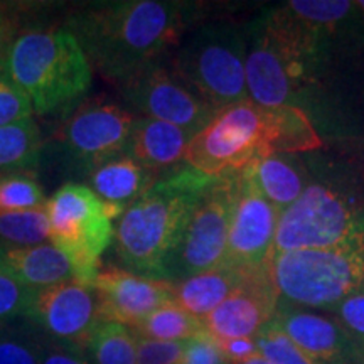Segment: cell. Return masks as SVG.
I'll use <instances>...</instances> for the list:
<instances>
[{"instance_id": "cell-1", "label": "cell", "mask_w": 364, "mask_h": 364, "mask_svg": "<svg viewBox=\"0 0 364 364\" xmlns=\"http://www.w3.org/2000/svg\"><path fill=\"white\" fill-rule=\"evenodd\" d=\"M247 88L262 107L300 108L316 130L343 135L364 108V17L312 24L285 4L247 24Z\"/></svg>"}, {"instance_id": "cell-2", "label": "cell", "mask_w": 364, "mask_h": 364, "mask_svg": "<svg viewBox=\"0 0 364 364\" xmlns=\"http://www.w3.org/2000/svg\"><path fill=\"white\" fill-rule=\"evenodd\" d=\"M198 11V4L177 0L93 2L73 12L66 27L80 41L91 68L120 88L177 48Z\"/></svg>"}, {"instance_id": "cell-3", "label": "cell", "mask_w": 364, "mask_h": 364, "mask_svg": "<svg viewBox=\"0 0 364 364\" xmlns=\"http://www.w3.org/2000/svg\"><path fill=\"white\" fill-rule=\"evenodd\" d=\"M215 179L184 167L167 172L122 213L113 245L125 270L164 280V267Z\"/></svg>"}, {"instance_id": "cell-4", "label": "cell", "mask_w": 364, "mask_h": 364, "mask_svg": "<svg viewBox=\"0 0 364 364\" xmlns=\"http://www.w3.org/2000/svg\"><path fill=\"white\" fill-rule=\"evenodd\" d=\"M6 76L41 117L66 112L90 91L93 68L68 27L24 31L6 53Z\"/></svg>"}, {"instance_id": "cell-5", "label": "cell", "mask_w": 364, "mask_h": 364, "mask_svg": "<svg viewBox=\"0 0 364 364\" xmlns=\"http://www.w3.org/2000/svg\"><path fill=\"white\" fill-rule=\"evenodd\" d=\"M268 270L279 302L331 311L364 290V233L331 248L277 253Z\"/></svg>"}, {"instance_id": "cell-6", "label": "cell", "mask_w": 364, "mask_h": 364, "mask_svg": "<svg viewBox=\"0 0 364 364\" xmlns=\"http://www.w3.org/2000/svg\"><path fill=\"white\" fill-rule=\"evenodd\" d=\"M248 27L204 24L186 34L171 66L215 110L248 102Z\"/></svg>"}, {"instance_id": "cell-7", "label": "cell", "mask_w": 364, "mask_h": 364, "mask_svg": "<svg viewBox=\"0 0 364 364\" xmlns=\"http://www.w3.org/2000/svg\"><path fill=\"white\" fill-rule=\"evenodd\" d=\"M125 209L107 204L88 186L68 182L46 203L49 241L70 260L73 280L93 285L102 270V255L113 243L115 226Z\"/></svg>"}, {"instance_id": "cell-8", "label": "cell", "mask_w": 364, "mask_h": 364, "mask_svg": "<svg viewBox=\"0 0 364 364\" xmlns=\"http://www.w3.org/2000/svg\"><path fill=\"white\" fill-rule=\"evenodd\" d=\"M363 233L361 191L332 181L309 182L302 196L280 215L273 255L331 248Z\"/></svg>"}, {"instance_id": "cell-9", "label": "cell", "mask_w": 364, "mask_h": 364, "mask_svg": "<svg viewBox=\"0 0 364 364\" xmlns=\"http://www.w3.org/2000/svg\"><path fill=\"white\" fill-rule=\"evenodd\" d=\"M272 156L270 108L252 100L221 108L194 135L186 150V166L201 174L238 176L250 164Z\"/></svg>"}, {"instance_id": "cell-10", "label": "cell", "mask_w": 364, "mask_h": 364, "mask_svg": "<svg viewBox=\"0 0 364 364\" xmlns=\"http://www.w3.org/2000/svg\"><path fill=\"white\" fill-rule=\"evenodd\" d=\"M236 198V176L215 179L204 191L164 267V280L172 284L225 265L228 235Z\"/></svg>"}, {"instance_id": "cell-11", "label": "cell", "mask_w": 364, "mask_h": 364, "mask_svg": "<svg viewBox=\"0 0 364 364\" xmlns=\"http://www.w3.org/2000/svg\"><path fill=\"white\" fill-rule=\"evenodd\" d=\"M136 118L115 103L91 102L76 107L54 134L68 161L86 172L127 156Z\"/></svg>"}, {"instance_id": "cell-12", "label": "cell", "mask_w": 364, "mask_h": 364, "mask_svg": "<svg viewBox=\"0 0 364 364\" xmlns=\"http://www.w3.org/2000/svg\"><path fill=\"white\" fill-rule=\"evenodd\" d=\"M120 90L127 102L142 115L177 125L194 135L216 115L215 108L162 61L144 68Z\"/></svg>"}, {"instance_id": "cell-13", "label": "cell", "mask_w": 364, "mask_h": 364, "mask_svg": "<svg viewBox=\"0 0 364 364\" xmlns=\"http://www.w3.org/2000/svg\"><path fill=\"white\" fill-rule=\"evenodd\" d=\"M26 317L48 341L83 351L103 322L97 290L76 280L36 292Z\"/></svg>"}, {"instance_id": "cell-14", "label": "cell", "mask_w": 364, "mask_h": 364, "mask_svg": "<svg viewBox=\"0 0 364 364\" xmlns=\"http://www.w3.org/2000/svg\"><path fill=\"white\" fill-rule=\"evenodd\" d=\"M282 211L260 193L247 171L236 176V198L231 216L225 265L257 270L272 260Z\"/></svg>"}, {"instance_id": "cell-15", "label": "cell", "mask_w": 364, "mask_h": 364, "mask_svg": "<svg viewBox=\"0 0 364 364\" xmlns=\"http://www.w3.org/2000/svg\"><path fill=\"white\" fill-rule=\"evenodd\" d=\"M268 265L250 270L238 289L203 318L204 329L213 338H255L272 321L279 307V294Z\"/></svg>"}, {"instance_id": "cell-16", "label": "cell", "mask_w": 364, "mask_h": 364, "mask_svg": "<svg viewBox=\"0 0 364 364\" xmlns=\"http://www.w3.org/2000/svg\"><path fill=\"white\" fill-rule=\"evenodd\" d=\"M91 287L97 290L103 322H120L129 327H135L174 297L172 282L117 267H102Z\"/></svg>"}, {"instance_id": "cell-17", "label": "cell", "mask_w": 364, "mask_h": 364, "mask_svg": "<svg viewBox=\"0 0 364 364\" xmlns=\"http://www.w3.org/2000/svg\"><path fill=\"white\" fill-rule=\"evenodd\" d=\"M275 324L317 364H364V348L324 314L279 302Z\"/></svg>"}, {"instance_id": "cell-18", "label": "cell", "mask_w": 364, "mask_h": 364, "mask_svg": "<svg viewBox=\"0 0 364 364\" xmlns=\"http://www.w3.org/2000/svg\"><path fill=\"white\" fill-rule=\"evenodd\" d=\"M193 139L194 134L177 125L156 118H136L127 156L157 174L171 172L184 162Z\"/></svg>"}, {"instance_id": "cell-19", "label": "cell", "mask_w": 364, "mask_h": 364, "mask_svg": "<svg viewBox=\"0 0 364 364\" xmlns=\"http://www.w3.org/2000/svg\"><path fill=\"white\" fill-rule=\"evenodd\" d=\"M0 272L39 292L73 280V267L53 243L14 247L0 243Z\"/></svg>"}, {"instance_id": "cell-20", "label": "cell", "mask_w": 364, "mask_h": 364, "mask_svg": "<svg viewBox=\"0 0 364 364\" xmlns=\"http://www.w3.org/2000/svg\"><path fill=\"white\" fill-rule=\"evenodd\" d=\"M161 179L129 156H120L88 172V188L102 201L127 209Z\"/></svg>"}, {"instance_id": "cell-21", "label": "cell", "mask_w": 364, "mask_h": 364, "mask_svg": "<svg viewBox=\"0 0 364 364\" xmlns=\"http://www.w3.org/2000/svg\"><path fill=\"white\" fill-rule=\"evenodd\" d=\"M243 171L248 172L260 193L282 213L292 206L309 186L306 166L290 154L258 159Z\"/></svg>"}, {"instance_id": "cell-22", "label": "cell", "mask_w": 364, "mask_h": 364, "mask_svg": "<svg viewBox=\"0 0 364 364\" xmlns=\"http://www.w3.org/2000/svg\"><path fill=\"white\" fill-rule=\"evenodd\" d=\"M250 270L223 265L215 270L198 273L174 284V297L172 302L181 309L203 318L211 314L238 289Z\"/></svg>"}, {"instance_id": "cell-23", "label": "cell", "mask_w": 364, "mask_h": 364, "mask_svg": "<svg viewBox=\"0 0 364 364\" xmlns=\"http://www.w3.org/2000/svg\"><path fill=\"white\" fill-rule=\"evenodd\" d=\"M44 142L34 118L0 129V174L31 172L39 164Z\"/></svg>"}, {"instance_id": "cell-24", "label": "cell", "mask_w": 364, "mask_h": 364, "mask_svg": "<svg viewBox=\"0 0 364 364\" xmlns=\"http://www.w3.org/2000/svg\"><path fill=\"white\" fill-rule=\"evenodd\" d=\"M140 338L156 341H188L199 332L206 331L201 318L194 317L174 302H167L159 307L150 316L139 322L135 327H130Z\"/></svg>"}, {"instance_id": "cell-25", "label": "cell", "mask_w": 364, "mask_h": 364, "mask_svg": "<svg viewBox=\"0 0 364 364\" xmlns=\"http://www.w3.org/2000/svg\"><path fill=\"white\" fill-rule=\"evenodd\" d=\"M86 356L91 364H136V336L120 322H102L88 346Z\"/></svg>"}, {"instance_id": "cell-26", "label": "cell", "mask_w": 364, "mask_h": 364, "mask_svg": "<svg viewBox=\"0 0 364 364\" xmlns=\"http://www.w3.org/2000/svg\"><path fill=\"white\" fill-rule=\"evenodd\" d=\"M49 240L46 206L29 211L0 215V243L14 247H34Z\"/></svg>"}, {"instance_id": "cell-27", "label": "cell", "mask_w": 364, "mask_h": 364, "mask_svg": "<svg viewBox=\"0 0 364 364\" xmlns=\"http://www.w3.org/2000/svg\"><path fill=\"white\" fill-rule=\"evenodd\" d=\"M44 189L34 172L0 174V215L46 206Z\"/></svg>"}, {"instance_id": "cell-28", "label": "cell", "mask_w": 364, "mask_h": 364, "mask_svg": "<svg viewBox=\"0 0 364 364\" xmlns=\"http://www.w3.org/2000/svg\"><path fill=\"white\" fill-rule=\"evenodd\" d=\"M255 343L270 364H317L275 324L273 318L255 334Z\"/></svg>"}, {"instance_id": "cell-29", "label": "cell", "mask_w": 364, "mask_h": 364, "mask_svg": "<svg viewBox=\"0 0 364 364\" xmlns=\"http://www.w3.org/2000/svg\"><path fill=\"white\" fill-rule=\"evenodd\" d=\"M289 11L312 24H338L358 14L356 2L349 0H292L285 2Z\"/></svg>"}, {"instance_id": "cell-30", "label": "cell", "mask_w": 364, "mask_h": 364, "mask_svg": "<svg viewBox=\"0 0 364 364\" xmlns=\"http://www.w3.org/2000/svg\"><path fill=\"white\" fill-rule=\"evenodd\" d=\"M43 343L24 331L0 329V364H41Z\"/></svg>"}, {"instance_id": "cell-31", "label": "cell", "mask_w": 364, "mask_h": 364, "mask_svg": "<svg viewBox=\"0 0 364 364\" xmlns=\"http://www.w3.org/2000/svg\"><path fill=\"white\" fill-rule=\"evenodd\" d=\"M34 294V290L0 272V329L16 318L27 316Z\"/></svg>"}, {"instance_id": "cell-32", "label": "cell", "mask_w": 364, "mask_h": 364, "mask_svg": "<svg viewBox=\"0 0 364 364\" xmlns=\"http://www.w3.org/2000/svg\"><path fill=\"white\" fill-rule=\"evenodd\" d=\"M33 103L24 91L6 75L0 76V129L33 118Z\"/></svg>"}, {"instance_id": "cell-33", "label": "cell", "mask_w": 364, "mask_h": 364, "mask_svg": "<svg viewBox=\"0 0 364 364\" xmlns=\"http://www.w3.org/2000/svg\"><path fill=\"white\" fill-rule=\"evenodd\" d=\"M182 356L184 341L171 343L136 336V364H182Z\"/></svg>"}, {"instance_id": "cell-34", "label": "cell", "mask_w": 364, "mask_h": 364, "mask_svg": "<svg viewBox=\"0 0 364 364\" xmlns=\"http://www.w3.org/2000/svg\"><path fill=\"white\" fill-rule=\"evenodd\" d=\"M182 364H230L216 339L206 331L184 341Z\"/></svg>"}, {"instance_id": "cell-35", "label": "cell", "mask_w": 364, "mask_h": 364, "mask_svg": "<svg viewBox=\"0 0 364 364\" xmlns=\"http://www.w3.org/2000/svg\"><path fill=\"white\" fill-rule=\"evenodd\" d=\"M334 318L364 348V290L353 294L334 309Z\"/></svg>"}, {"instance_id": "cell-36", "label": "cell", "mask_w": 364, "mask_h": 364, "mask_svg": "<svg viewBox=\"0 0 364 364\" xmlns=\"http://www.w3.org/2000/svg\"><path fill=\"white\" fill-rule=\"evenodd\" d=\"M41 364H91L86 351L71 348V346L58 344L53 341H46L43 344V356Z\"/></svg>"}, {"instance_id": "cell-37", "label": "cell", "mask_w": 364, "mask_h": 364, "mask_svg": "<svg viewBox=\"0 0 364 364\" xmlns=\"http://www.w3.org/2000/svg\"><path fill=\"white\" fill-rule=\"evenodd\" d=\"M19 9L0 4V54H6L9 48L22 34Z\"/></svg>"}, {"instance_id": "cell-38", "label": "cell", "mask_w": 364, "mask_h": 364, "mask_svg": "<svg viewBox=\"0 0 364 364\" xmlns=\"http://www.w3.org/2000/svg\"><path fill=\"white\" fill-rule=\"evenodd\" d=\"M216 339V338H215ZM218 346L225 354L230 364H241L247 359L260 354L255 338H235V339H216Z\"/></svg>"}, {"instance_id": "cell-39", "label": "cell", "mask_w": 364, "mask_h": 364, "mask_svg": "<svg viewBox=\"0 0 364 364\" xmlns=\"http://www.w3.org/2000/svg\"><path fill=\"white\" fill-rule=\"evenodd\" d=\"M241 364H270V363H268L267 359L262 356V354H257V356L250 358V359H247V361L241 363Z\"/></svg>"}, {"instance_id": "cell-40", "label": "cell", "mask_w": 364, "mask_h": 364, "mask_svg": "<svg viewBox=\"0 0 364 364\" xmlns=\"http://www.w3.org/2000/svg\"><path fill=\"white\" fill-rule=\"evenodd\" d=\"M6 75V54H0V76Z\"/></svg>"}, {"instance_id": "cell-41", "label": "cell", "mask_w": 364, "mask_h": 364, "mask_svg": "<svg viewBox=\"0 0 364 364\" xmlns=\"http://www.w3.org/2000/svg\"><path fill=\"white\" fill-rule=\"evenodd\" d=\"M356 7H358V11L361 12V16L364 17V0H358V2H356Z\"/></svg>"}]
</instances>
